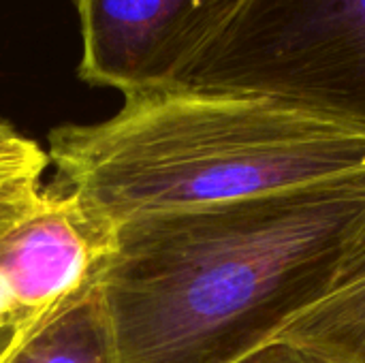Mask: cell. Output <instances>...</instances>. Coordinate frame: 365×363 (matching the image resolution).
Here are the masks:
<instances>
[{"label":"cell","mask_w":365,"mask_h":363,"mask_svg":"<svg viewBox=\"0 0 365 363\" xmlns=\"http://www.w3.org/2000/svg\"><path fill=\"white\" fill-rule=\"evenodd\" d=\"M94 276L19 327L0 363H118Z\"/></svg>","instance_id":"6"},{"label":"cell","mask_w":365,"mask_h":363,"mask_svg":"<svg viewBox=\"0 0 365 363\" xmlns=\"http://www.w3.org/2000/svg\"><path fill=\"white\" fill-rule=\"evenodd\" d=\"M276 342L302 347L331 363H365V214L327 295L297 317Z\"/></svg>","instance_id":"7"},{"label":"cell","mask_w":365,"mask_h":363,"mask_svg":"<svg viewBox=\"0 0 365 363\" xmlns=\"http://www.w3.org/2000/svg\"><path fill=\"white\" fill-rule=\"evenodd\" d=\"M47 156L58 186L118 227L365 173V126L265 94L160 90L51 128Z\"/></svg>","instance_id":"2"},{"label":"cell","mask_w":365,"mask_h":363,"mask_svg":"<svg viewBox=\"0 0 365 363\" xmlns=\"http://www.w3.org/2000/svg\"><path fill=\"white\" fill-rule=\"evenodd\" d=\"M240 363H331L302 347L289 344V342H272L257 353L248 355Z\"/></svg>","instance_id":"8"},{"label":"cell","mask_w":365,"mask_h":363,"mask_svg":"<svg viewBox=\"0 0 365 363\" xmlns=\"http://www.w3.org/2000/svg\"><path fill=\"white\" fill-rule=\"evenodd\" d=\"M365 173L113 227L96 289L118 363H240L331 289Z\"/></svg>","instance_id":"1"},{"label":"cell","mask_w":365,"mask_h":363,"mask_svg":"<svg viewBox=\"0 0 365 363\" xmlns=\"http://www.w3.org/2000/svg\"><path fill=\"white\" fill-rule=\"evenodd\" d=\"M113 227L71 190L38 188L0 220V285L21 327L88 282L111 250Z\"/></svg>","instance_id":"5"},{"label":"cell","mask_w":365,"mask_h":363,"mask_svg":"<svg viewBox=\"0 0 365 363\" xmlns=\"http://www.w3.org/2000/svg\"><path fill=\"white\" fill-rule=\"evenodd\" d=\"M13 336H15V329L13 327H0V353L11 344Z\"/></svg>","instance_id":"10"},{"label":"cell","mask_w":365,"mask_h":363,"mask_svg":"<svg viewBox=\"0 0 365 363\" xmlns=\"http://www.w3.org/2000/svg\"><path fill=\"white\" fill-rule=\"evenodd\" d=\"M41 188V182H9L0 184V216L15 212L30 195Z\"/></svg>","instance_id":"9"},{"label":"cell","mask_w":365,"mask_h":363,"mask_svg":"<svg viewBox=\"0 0 365 363\" xmlns=\"http://www.w3.org/2000/svg\"><path fill=\"white\" fill-rule=\"evenodd\" d=\"M242 0H73L79 17L77 75L122 96L173 90L199 49Z\"/></svg>","instance_id":"4"},{"label":"cell","mask_w":365,"mask_h":363,"mask_svg":"<svg viewBox=\"0 0 365 363\" xmlns=\"http://www.w3.org/2000/svg\"><path fill=\"white\" fill-rule=\"evenodd\" d=\"M173 90L265 94L365 126V0H242Z\"/></svg>","instance_id":"3"}]
</instances>
